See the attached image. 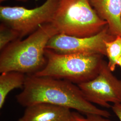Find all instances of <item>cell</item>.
I'll return each mask as SVG.
<instances>
[{"label": "cell", "mask_w": 121, "mask_h": 121, "mask_svg": "<svg viewBox=\"0 0 121 121\" xmlns=\"http://www.w3.org/2000/svg\"><path fill=\"white\" fill-rule=\"evenodd\" d=\"M60 0H46L43 4L33 9L1 5L0 20L16 30L21 39L37 30L40 26L51 23Z\"/></svg>", "instance_id": "cell-5"}, {"label": "cell", "mask_w": 121, "mask_h": 121, "mask_svg": "<svg viewBox=\"0 0 121 121\" xmlns=\"http://www.w3.org/2000/svg\"><path fill=\"white\" fill-rule=\"evenodd\" d=\"M18 1H21V2H26V1H27L28 0H16Z\"/></svg>", "instance_id": "cell-16"}, {"label": "cell", "mask_w": 121, "mask_h": 121, "mask_svg": "<svg viewBox=\"0 0 121 121\" xmlns=\"http://www.w3.org/2000/svg\"><path fill=\"white\" fill-rule=\"evenodd\" d=\"M45 55L46 65L34 75L64 79L77 85L95 78L104 60L100 54H60L48 48Z\"/></svg>", "instance_id": "cell-3"}, {"label": "cell", "mask_w": 121, "mask_h": 121, "mask_svg": "<svg viewBox=\"0 0 121 121\" xmlns=\"http://www.w3.org/2000/svg\"><path fill=\"white\" fill-rule=\"evenodd\" d=\"M105 45L108 66L113 72L117 65V60L121 56V36H117L112 40L106 42Z\"/></svg>", "instance_id": "cell-11"}, {"label": "cell", "mask_w": 121, "mask_h": 121, "mask_svg": "<svg viewBox=\"0 0 121 121\" xmlns=\"http://www.w3.org/2000/svg\"><path fill=\"white\" fill-rule=\"evenodd\" d=\"M70 109L47 103H39L26 107L18 121H72Z\"/></svg>", "instance_id": "cell-8"}, {"label": "cell", "mask_w": 121, "mask_h": 121, "mask_svg": "<svg viewBox=\"0 0 121 121\" xmlns=\"http://www.w3.org/2000/svg\"><path fill=\"white\" fill-rule=\"evenodd\" d=\"M59 33L52 23L40 26L23 40L17 39L0 51V72L17 71L35 74L47 64L45 55L50 39Z\"/></svg>", "instance_id": "cell-2"}, {"label": "cell", "mask_w": 121, "mask_h": 121, "mask_svg": "<svg viewBox=\"0 0 121 121\" xmlns=\"http://www.w3.org/2000/svg\"><path fill=\"white\" fill-rule=\"evenodd\" d=\"M104 60L98 75L90 81L78 85L88 101L106 108L109 103H121V79L112 73Z\"/></svg>", "instance_id": "cell-7"}, {"label": "cell", "mask_w": 121, "mask_h": 121, "mask_svg": "<svg viewBox=\"0 0 121 121\" xmlns=\"http://www.w3.org/2000/svg\"><path fill=\"white\" fill-rule=\"evenodd\" d=\"M98 16L106 21L112 35L121 36V0H89Z\"/></svg>", "instance_id": "cell-9"}, {"label": "cell", "mask_w": 121, "mask_h": 121, "mask_svg": "<svg viewBox=\"0 0 121 121\" xmlns=\"http://www.w3.org/2000/svg\"><path fill=\"white\" fill-rule=\"evenodd\" d=\"M117 64L121 67V56L118 59V60H117Z\"/></svg>", "instance_id": "cell-15"}, {"label": "cell", "mask_w": 121, "mask_h": 121, "mask_svg": "<svg viewBox=\"0 0 121 121\" xmlns=\"http://www.w3.org/2000/svg\"><path fill=\"white\" fill-rule=\"evenodd\" d=\"M72 121H112L108 117L99 114L87 113L85 116L79 112H72Z\"/></svg>", "instance_id": "cell-13"}, {"label": "cell", "mask_w": 121, "mask_h": 121, "mask_svg": "<svg viewBox=\"0 0 121 121\" xmlns=\"http://www.w3.org/2000/svg\"><path fill=\"white\" fill-rule=\"evenodd\" d=\"M51 23L59 33L78 37L96 35L108 26L89 0H60Z\"/></svg>", "instance_id": "cell-4"}, {"label": "cell", "mask_w": 121, "mask_h": 121, "mask_svg": "<svg viewBox=\"0 0 121 121\" xmlns=\"http://www.w3.org/2000/svg\"><path fill=\"white\" fill-rule=\"evenodd\" d=\"M20 39L16 30L3 22L0 24V50L2 51L9 43Z\"/></svg>", "instance_id": "cell-12"}, {"label": "cell", "mask_w": 121, "mask_h": 121, "mask_svg": "<svg viewBox=\"0 0 121 121\" xmlns=\"http://www.w3.org/2000/svg\"><path fill=\"white\" fill-rule=\"evenodd\" d=\"M15 97L17 103L25 108L47 103L73 109L84 115L93 113L108 118L111 116L108 111L88 101L78 85L64 79L26 75L22 91Z\"/></svg>", "instance_id": "cell-1"}, {"label": "cell", "mask_w": 121, "mask_h": 121, "mask_svg": "<svg viewBox=\"0 0 121 121\" xmlns=\"http://www.w3.org/2000/svg\"><path fill=\"white\" fill-rule=\"evenodd\" d=\"M26 74L17 71L1 73L0 75V108H2L6 97L13 89L23 88Z\"/></svg>", "instance_id": "cell-10"}, {"label": "cell", "mask_w": 121, "mask_h": 121, "mask_svg": "<svg viewBox=\"0 0 121 121\" xmlns=\"http://www.w3.org/2000/svg\"><path fill=\"white\" fill-rule=\"evenodd\" d=\"M116 37L111 34L108 26L98 34L88 37L57 33L48 41L46 48L60 54H97L106 56L105 43Z\"/></svg>", "instance_id": "cell-6"}, {"label": "cell", "mask_w": 121, "mask_h": 121, "mask_svg": "<svg viewBox=\"0 0 121 121\" xmlns=\"http://www.w3.org/2000/svg\"><path fill=\"white\" fill-rule=\"evenodd\" d=\"M6 0H0V2L1 3L3 2H4L5 1H6Z\"/></svg>", "instance_id": "cell-17"}, {"label": "cell", "mask_w": 121, "mask_h": 121, "mask_svg": "<svg viewBox=\"0 0 121 121\" xmlns=\"http://www.w3.org/2000/svg\"><path fill=\"white\" fill-rule=\"evenodd\" d=\"M111 108L120 121H121V103L113 104Z\"/></svg>", "instance_id": "cell-14"}]
</instances>
